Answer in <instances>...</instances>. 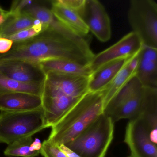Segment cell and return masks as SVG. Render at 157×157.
<instances>
[{"mask_svg": "<svg viewBox=\"0 0 157 157\" xmlns=\"http://www.w3.org/2000/svg\"><path fill=\"white\" fill-rule=\"evenodd\" d=\"M58 1L63 6L77 12L80 16L84 10L85 0H58Z\"/></svg>", "mask_w": 157, "mask_h": 157, "instance_id": "cell-25", "label": "cell"}, {"mask_svg": "<svg viewBox=\"0 0 157 157\" xmlns=\"http://www.w3.org/2000/svg\"><path fill=\"white\" fill-rule=\"evenodd\" d=\"M136 118L148 131L151 141L157 144V89L144 88L143 100Z\"/></svg>", "mask_w": 157, "mask_h": 157, "instance_id": "cell-13", "label": "cell"}, {"mask_svg": "<svg viewBox=\"0 0 157 157\" xmlns=\"http://www.w3.org/2000/svg\"><path fill=\"white\" fill-rule=\"evenodd\" d=\"M114 130L113 121L103 113L65 145L81 157H105L113 139Z\"/></svg>", "mask_w": 157, "mask_h": 157, "instance_id": "cell-3", "label": "cell"}, {"mask_svg": "<svg viewBox=\"0 0 157 157\" xmlns=\"http://www.w3.org/2000/svg\"><path fill=\"white\" fill-rule=\"evenodd\" d=\"M59 148L61 151L67 156L68 157H81L78 154L75 153L74 151L69 148L68 147L65 146V145H59L58 146Z\"/></svg>", "mask_w": 157, "mask_h": 157, "instance_id": "cell-28", "label": "cell"}, {"mask_svg": "<svg viewBox=\"0 0 157 157\" xmlns=\"http://www.w3.org/2000/svg\"><path fill=\"white\" fill-rule=\"evenodd\" d=\"M128 157H131V156H128Z\"/></svg>", "mask_w": 157, "mask_h": 157, "instance_id": "cell-31", "label": "cell"}, {"mask_svg": "<svg viewBox=\"0 0 157 157\" xmlns=\"http://www.w3.org/2000/svg\"><path fill=\"white\" fill-rule=\"evenodd\" d=\"M48 26L44 25L42 23L36 25L32 27L18 32L12 35L6 37L13 43L22 42L33 38L41 33Z\"/></svg>", "mask_w": 157, "mask_h": 157, "instance_id": "cell-23", "label": "cell"}, {"mask_svg": "<svg viewBox=\"0 0 157 157\" xmlns=\"http://www.w3.org/2000/svg\"><path fill=\"white\" fill-rule=\"evenodd\" d=\"M22 12L34 20H38L44 25L48 26L51 25L56 19L51 10L34 3L26 7Z\"/></svg>", "mask_w": 157, "mask_h": 157, "instance_id": "cell-22", "label": "cell"}, {"mask_svg": "<svg viewBox=\"0 0 157 157\" xmlns=\"http://www.w3.org/2000/svg\"><path fill=\"white\" fill-rule=\"evenodd\" d=\"M1 25H0V28H1Z\"/></svg>", "mask_w": 157, "mask_h": 157, "instance_id": "cell-32", "label": "cell"}, {"mask_svg": "<svg viewBox=\"0 0 157 157\" xmlns=\"http://www.w3.org/2000/svg\"><path fill=\"white\" fill-rule=\"evenodd\" d=\"M43 107L23 112H1L0 143L9 144L46 128Z\"/></svg>", "mask_w": 157, "mask_h": 157, "instance_id": "cell-5", "label": "cell"}, {"mask_svg": "<svg viewBox=\"0 0 157 157\" xmlns=\"http://www.w3.org/2000/svg\"><path fill=\"white\" fill-rule=\"evenodd\" d=\"M135 76L144 88L157 89V49L143 45Z\"/></svg>", "mask_w": 157, "mask_h": 157, "instance_id": "cell-12", "label": "cell"}, {"mask_svg": "<svg viewBox=\"0 0 157 157\" xmlns=\"http://www.w3.org/2000/svg\"><path fill=\"white\" fill-rule=\"evenodd\" d=\"M33 141L32 137L25 138L8 145L4 154L9 157H36L40 151H32L30 146Z\"/></svg>", "mask_w": 157, "mask_h": 157, "instance_id": "cell-21", "label": "cell"}, {"mask_svg": "<svg viewBox=\"0 0 157 157\" xmlns=\"http://www.w3.org/2000/svg\"><path fill=\"white\" fill-rule=\"evenodd\" d=\"M0 73L24 83L43 84L46 74L39 62L14 60L0 62Z\"/></svg>", "mask_w": 157, "mask_h": 157, "instance_id": "cell-10", "label": "cell"}, {"mask_svg": "<svg viewBox=\"0 0 157 157\" xmlns=\"http://www.w3.org/2000/svg\"><path fill=\"white\" fill-rule=\"evenodd\" d=\"M129 58L112 61L93 72L89 79V91L95 92L105 90Z\"/></svg>", "mask_w": 157, "mask_h": 157, "instance_id": "cell-15", "label": "cell"}, {"mask_svg": "<svg viewBox=\"0 0 157 157\" xmlns=\"http://www.w3.org/2000/svg\"><path fill=\"white\" fill-rule=\"evenodd\" d=\"M127 62L119 71L113 81L105 90L104 101L105 107L112 98L126 84L129 79L136 75V73L133 72L128 67Z\"/></svg>", "mask_w": 157, "mask_h": 157, "instance_id": "cell-20", "label": "cell"}, {"mask_svg": "<svg viewBox=\"0 0 157 157\" xmlns=\"http://www.w3.org/2000/svg\"><path fill=\"white\" fill-rule=\"evenodd\" d=\"M42 147V142L39 139L36 138L31 144L30 149L32 151H40Z\"/></svg>", "mask_w": 157, "mask_h": 157, "instance_id": "cell-29", "label": "cell"}, {"mask_svg": "<svg viewBox=\"0 0 157 157\" xmlns=\"http://www.w3.org/2000/svg\"><path fill=\"white\" fill-rule=\"evenodd\" d=\"M81 17L90 31L101 42H107L112 35L111 21L105 7L97 0H85Z\"/></svg>", "mask_w": 157, "mask_h": 157, "instance_id": "cell-11", "label": "cell"}, {"mask_svg": "<svg viewBox=\"0 0 157 157\" xmlns=\"http://www.w3.org/2000/svg\"><path fill=\"white\" fill-rule=\"evenodd\" d=\"M46 74L41 97L55 100L70 109L89 92L90 76L56 71Z\"/></svg>", "mask_w": 157, "mask_h": 157, "instance_id": "cell-4", "label": "cell"}, {"mask_svg": "<svg viewBox=\"0 0 157 157\" xmlns=\"http://www.w3.org/2000/svg\"><path fill=\"white\" fill-rule=\"evenodd\" d=\"M45 73L56 71L66 74L90 76L91 70L89 66H83L63 59H51L39 62Z\"/></svg>", "mask_w": 157, "mask_h": 157, "instance_id": "cell-17", "label": "cell"}, {"mask_svg": "<svg viewBox=\"0 0 157 157\" xmlns=\"http://www.w3.org/2000/svg\"><path fill=\"white\" fill-rule=\"evenodd\" d=\"M142 46L138 36L134 32H130L112 46L95 55L89 67L93 72L109 62L132 57L139 52Z\"/></svg>", "mask_w": 157, "mask_h": 157, "instance_id": "cell-8", "label": "cell"}, {"mask_svg": "<svg viewBox=\"0 0 157 157\" xmlns=\"http://www.w3.org/2000/svg\"><path fill=\"white\" fill-rule=\"evenodd\" d=\"M144 88L136 76H133L108 103L104 114L114 123L122 119H135L140 111Z\"/></svg>", "mask_w": 157, "mask_h": 157, "instance_id": "cell-7", "label": "cell"}, {"mask_svg": "<svg viewBox=\"0 0 157 157\" xmlns=\"http://www.w3.org/2000/svg\"><path fill=\"white\" fill-rule=\"evenodd\" d=\"M40 154L44 157H68L58 146L47 139L42 143Z\"/></svg>", "mask_w": 157, "mask_h": 157, "instance_id": "cell-24", "label": "cell"}, {"mask_svg": "<svg viewBox=\"0 0 157 157\" xmlns=\"http://www.w3.org/2000/svg\"><path fill=\"white\" fill-rule=\"evenodd\" d=\"M40 23L41 22L38 20H34L23 12L17 15L10 16L1 26L0 37L6 38Z\"/></svg>", "mask_w": 157, "mask_h": 157, "instance_id": "cell-18", "label": "cell"}, {"mask_svg": "<svg viewBox=\"0 0 157 157\" xmlns=\"http://www.w3.org/2000/svg\"><path fill=\"white\" fill-rule=\"evenodd\" d=\"M51 5L50 10L59 21L82 36H88L90 30L78 13L63 6L58 0L51 1Z\"/></svg>", "mask_w": 157, "mask_h": 157, "instance_id": "cell-16", "label": "cell"}, {"mask_svg": "<svg viewBox=\"0 0 157 157\" xmlns=\"http://www.w3.org/2000/svg\"><path fill=\"white\" fill-rule=\"evenodd\" d=\"M43 84L24 83L12 79L0 73V94L13 92L26 93L42 96Z\"/></svg>", "mask_w": 157, "mask_h": 157, "instance_id": "cell-19", "label": "cell"}, {"mask_svg": "<svg viewBox=\"0 0 157 157\" xmlns=\"http://www.w3.org/2000/svg\"><path fill=\"white\" fill-rule=\"evenodd\" d=\"M42 107V97L38 95L22 92L0 94L1 112H23Z\"/></svg>", "mask_w": 157, "mask_h": 157, "instance_id": "cell-14", "label": "cell"}, {"mask_svg": "<svg viewBox=\"0 0 157 157\" xmlns=\"http://www.w3.org/2000/svg\"><path fill=\"white\" fill-rule=\"evenodd\" d=\"M13 44V42L10 39L0 37V54H3L10 51Z\"/></svg>", "mask_w": 157, "mask_h": 157, "instance_id": "cell-27", "label": "cell"}, {"mask_svg": "<svg viewBox=\"0 0 157 157\" xmlns=\"http://www.w3.org/2000/svg\"><path fill=\"white\" fill-rule=\"evenodd\" d=\"M87 37L76 33L56 19L53 24L36 36L13 43L10 51L0 54V62L63 59L89 66L95 55Z\"/></svg>", "mask_w": 157, "mask_h": 157, "instance_id": "cell-1", "label": "cell"}, {"mask_svg": "<svg viewBox=\"0 0 157 157\" xmlns=\"http://www.w3.org/2000/svg\"><path fill=\"white\" fill-rule=\"evenodd\" d=\"M5 11V10H3V9H2L1 7H0V13H3Z\"/></svg>", "mask_w": 157, "mask_h": 157, "instance_id": "cell-30", "label": "cell"}, {"mask_svg": "<svg viewBox=\"0 0 157 157\" xmlns=\"http://www.w3.org/2000/svg\"><path fill=\"white\" fill-rule=\"evenodd\" d=\"M124 142L129 148L131 157H157V144L151 141L148 131L137 118L129 120Z\"/></svg>", "mask_w": 157, "mask_h": 157, "instance_id": "cell-9", "label": "cell"}, {"mask_svg": "<svg viewBox=\"0 0 157 157\" xmlns=\"http://www.w3.org/2000/svg\"><path fill=\"white\" fill-rule=\"evenodd\" d=\"M128 22L144 46L157 49V4L153 0H132Z\"/></svg>", "mask_w": 157, "mask_h": 157, "instance_id": "cell-6", "label": "cell"}, {"mask_svg": "<svg viewBox=\"0 0 157 157\" xmlns=\"http://www.w3.org/2000/svg\"><path fill=\"white\" fill-rule=\"evenodd\" d=\"M34 2L31 0H17L13 2L10 10L9 11L10 16H13L22 12L26 7L33 5Z\"/></svg>", "mask_w": 157, "mask_h": 157, "instance_id": "cell-26", "label": "cell"}, {"mask_svg": "<svg viewBox=\"0 0 157 157\" xmlns=\"http://www.w3.org/2000/svg\"><path fill=\"white\" fill-rule=\"evenodd\" d=\"M104 91L86 93L51 127L48 139L59 146L75 138L103 113Z\"/></svg>", "mask_w": 157, "mask_h": 157, "instance_id": "cell-2", "label": "cell"}]
</instances>
